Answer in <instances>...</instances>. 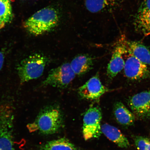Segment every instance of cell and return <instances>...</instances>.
<instances>
[{
  "label": "cell",
  "instance_id": "cell-18",
  "mask_svg": "<svg viewBox=\"0 0 150 150\" xmlns=\"http://www.w3.org/2000/svg\"><path fill=\"white\" fill-rule=\"evenodd\" d=\"M13 14L9 0H0V24L4 27L13 19Z\"/></svg>",
  "mask_w": 150,
  "mask_h": 150
},
{
  "label": "cell",
  "instance_id": "cell-10",
  "mask_svg": "<svg viewBox=\"0 0 150 150\" xmlns=\"http://www.w3.org/2000/svg\"><path fill=\"white\" fill-rule=\"evenodd\" d=\"M134 113L142 119L150 118V89L133 96L128 100Z\"/></svg>",
  "mask_w": 150,
  "mask_h": 150
},
{
  "label": "cell",
  "instance_id": "cell-19",
  "mask_svg": "<svg viewBox=\"0 0 150 150\" xmlns=\"http://www.w3.org/2000/svg\"><path fill=\"white\" fill-rule=\"evenodd\" d=\"M135 145L139 150H150V138L137 136L134 138Z\"/></svg>",
  "mask_w": 150,
  "mask_h": 150
},
{
  "label": "cell",
  "instance_id": "cell-21",
  "mask_svg": "<svg viewBox=\"0 0 150 150\" xmlns=\"http://www.w3.org/2000/svg\"><path fill=\"white\" fill-rule=\"evenodd\" d=\"M3 28V26L1 25V24H0V29H2V28Z\"/></svg>",
  "mask_w": 150,
  "mask_h": 150
},
{
  "label": "cell",
  "instance_id": "cell-6",
  "mask_svg": "<svg viewBox=\"0 0 150 150\" xmlns=\"http://www.w3.org/2000/svg\"><path fill=\"white\" fill-rule=\"evenodd\" d=\"M102 117V111L98 107H91L86 112L82 128L83 137L86 140L98 138L101 136Z\"/></svg>",
  "mask_w": 150,
  "mask_h": 150
},
{
  "label": "cell",
  "instance_id": "cell-15",
  "mask_svg": "<svg viewBox=\"0 0 150 150\" xmlns=\"http://www.w3.org/2000/svg\"><path fill=\"white\" fill-rule=\"evenodd\" d=\"M113 112L116 120L120 125L125 127L134 125L135 121L134 114L122 103L116 102L114 105Z\"/></svg>",
  "mask_w": 150,
  "mask_h": 150
},
{
  "label": "cell",
  "instance_id": "cell-17",
  "mask_svg": "<svg viewBox=\"0 0 150 150\" xmlns=\"http://www.w3.org/2000/svg\"><path fill=\"white\" fill-rule=\"evenodd\" d=\"M38 150H80L67 139L48 142L39 146Z\"/></svg>",
  "mask_w": 150,
  "mask_h": 150
},
{
  "label": "cell",
  "instance_id": "cell-14",
  "mask_svg": "<svg viewBox=\"0 0 150 150\" xmlns=\"http://www.w3.org/2000/svg\"><path fill=\"white\" fill-rule=\"evenodd\" d=\"M127 51L146 65H150V51L143 44L126 39Z\"/></svg>",
  "mask_w": 150,
  "mask_h": 150
},
{
  "label": "cell",
  "instance_id": "cell-9",
  "mask_svg": "<svg viewBox=\"0 0 150 150\" xmlns=\"http://www.w3.org/2000/svg\"><path fill=\"white\" fill-rule=\"evenodd\" d=\"M128 53L123 69L125 76L130 79L136 80L149 77L150 71L147 65Z\"/></svg>",
  "mask_w": 150,
  "mask_h": 150
},
{
  "label": "cell",
  "instance_id": "cell-8",
  "mask_svg": "<svg viewBox=\"0 0 150 150\" xmlns=\"http://www.w3.org/2000/svg\"><path fill=\"white\" fill-rule=\"evenodd\" d=\"M108 91V89L101 82L98 75H96L80 87L78 90V93L83 99L98 101Z\"/></svg>",
  "mask_w": 150,
  "mask_h": 150
},
{
  "label": "cell",
  "instance_id": "cell-4",
  "mask_svg": "<svg viewBox=\"0 0 150 150\" xmlns=\"http://www.w3.org/2000/svg\"><path fill=\"white\" fill-rule=\"evenodd\" d=\"M14 119L13 114L9 107L0 106V150H15Z\"/></svg>",
  "mask_w": 150,
  "mask_h": 150
},
{
  "label": "cell",
  "instance_id": "cell-3",
  "mask_svg": "<svg viewBox=\"0 0 150 150\" xmlns=\"http://www.w3.org/2000/svg\"><path fill=\"white\" fill-rule=\"evenodd\" d=\"M49 61L46 56L38 53L31 54L22 60L17 67L21 83L40 77Z\"/></svg>",
  "mask_w": 150,
  "mask_h": 150
},
{
  "label": "cell",
  "instance_id": "cell-2",
  "mask_svg": "<svg viewBox=\"0 0 150 150\" xmlns=\"http://www.w3.org/2000/svg\"><path fill=\"white\" fill-rule=\"evenodd\" d=\"M63 124L62 116L59 109L50 106L39 112L35 120L29 124L27 127L31 132L39 131L43 134H51L58 132Z\"/></svg>",
  "mask_w": 150,
  "mask_h": 150
},
{
  "label": "cell",
  "instance_id": "cell-13",
  "mask_svg": "<svg viewBox=\"0 0 150 150\" xmlns=\"http://www.w3.org/2000/svg\"><path fill=\"white\" fill-rule=\"evenodd\" d=\"M101 131L109 139L119 147L127 148L130 146V144L127 138L116 127L105 123L101 125Z\"/></svg>",
  "mask_w": 150,
  "mask_h": 150
},
{
  "label": "cell",
  "instance_id": "cell-11",
  "mask_svg": "<svg viewBox=\"0 0 150 150\" xmlns=\"http://www.w3.org/2000/svg\"><path fill=\"white\" fill-rule=\"evenodd\" d=\"M134 25L138 32L150 35V0H145L139 8L135 17Z\"/></svg>",
  "mask_w": 150,
  "mask_h": 150
},
{
  "label": "cell",
  "instance_id": "cell-1",
  "mask_svg": "<svg viewBox=\"0 0 150 150\" xmlns=\"http://www.w3.org/2000/svg\"><path fill=\"white\" fill-rule=\"evenodd\" d=\"M59 20L56 9L47 7L38 11L26 20L24 27L31 34L37 36L52 30L57 25Z\"/></svg>",
  "mask_w": 150,
  "mask_h": 150
},
{
  "label": "cell",
  "instance_id": "cell-5",
  "mask_svg": "<svg viewBox=\"0 0 150 150\" xmlns=\"http://www.w3.org/2000/svg\"><path fill=\"white\" fill-rule=\"evenodd\" d=\"M76 76L70 63H64L50 70L46 79L42 82V85L64 89L74 80Z\"/></svg>",
  "mask_w": 150,
  "mask_h": 150
},
{
  "label": "cell",
  "instance_id": "cell-12",
  "mask_svg": "<svg viewBox=\"0 0 150 150\" xmlns=\"http://www.w3.org/2000/svg\"><path fill=\"white\" fill-rule=\"evenodd\" d=\"M70 64L75 74L81 76L89 72L92 68L93 59L87 54H80L75 57Z\"/></svg>",
  "mask_w": 150,
  "mask_h": 150
},
{
  "label": "cell",
  "instance_id": "cell-16",
  "mask_svg": "<svg viewBox=\"0 0 150 150\" xmlns=\"http://www.w3.org/2000/svg\"><path fill=\"white\" fill-rule=\"evenodd\" d=\"M124 0H85L86 8L89 12L98 13L112 8L120 4Z\"/></svg>",
  "mask_w": 150,
  "mask_h": 150
},
{
  "label": "cell",
  "instance_id": "cell-7",
  "mask_svg": "<svg viewBox=\"0 0 150 150\" xmlns=\"http://www.w3.org/2000/svg\"><path fill=\"white\" fill-rule=\"evenodd\" d=\"M126 39L125 35H122L114 47L107 70V74L110 79L115 77L124 67L125 62L123 56L127 52Z\"/></svg>",
  "mask_w": 150,
  "mask_h": 150
},
{
  "label": "cell",
  "instance_id": "cell-20",
  "mask_svg": "<svg viewBox=\"0 0 150 150\" xmlns=\"http://www.w3.org/2000/svg\"><path fill=\"white\" fill-rule=\"evenodd\" d=\"M4 53L3 51H0V71L2 68L4 62Z\"/></svg>",
  "mask_w": 150,
  "mask_h": 150
}]
</instances>
